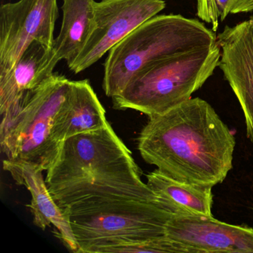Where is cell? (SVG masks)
I'll return each mask as SVG.
<instances>
[{"label": "cell", "instance_id": "obj_1", "mask_svg": "<svg viewBox=\"0 0 253 253\" xmlns=\"http://www.w3.org/2000/svg\"><path fill=\"white\" fill-rule=\"evenodd\" d=\"M235 144L232 131L199 97L149 117L137 138L147 164L176 180L210 187L232 169Z\"/></svg>", "mask_w": 253, "mask_h": 253}, {"label": "cell", "instance_id": "obj_2", "mask_svg": "<svg viewBox=\"0 0 253 253\" xmlns=\"http://www.w3.org/2000/svg\"><path fill=\"white\" fill-rule=\"evenodd\" d=\"M45 182L64 211L118 201L157 202L131 151L108 123L62 142ZM158 203V202H157Z\"/></svg>", "mask_w": 253, "mask_h": 253}, {"label": "cell", "instance_id": "obj_3", "mask_svg": "<svg viewBox=\"0 0 253 253\" xmlns=\"http://www.w3.org/2000/svg\"><path fill=\"white\" fill-rule=\"evenodd\" d=\"M214 32L180 14L156 15L134 29L108 52L103 89L121 94L145 68L169 56L215 43Z\"/></svg>", "mask_w": 253, "mask_h": 253}, {"label": "cell", "instance_id": "obj_4", "mask_svg": "<svg viewBox=\"0 0 253 253\" xmlns=\"http://www.w3.org/2000/svg\"><path fill=\"white\" fill-rule=\"evenodd\" d=\"M71 83L54 74L0 114V145L5 159L28 163L42 171L53 165L61 146L54 136V121Z\"/></svg>", "mask_w": 253, "mask_h": 253}, {"label": "cell", "instance_id": "obj_5", "mask_svg": "<svg viewBox=\"0 0 253 253\" xmlns=\"http://www.w3.org/2000/svg\"><path fill=\"white\" fill-rule=\"evenodd\" d=\"M220 47L210 46L169 56L145 68L112 97L115 109H132L149 117L161 115L191 98L218 66Z\"/></svg>", "mask_w": 253, "mask_h": 253}, {"label": "cell", "instance_id": "obj_6", "mask_svg": "<svg viewBox=\"0 0 253 253\" xmlns=\"http://www.w3.org/2000/svg\"><path fill=\"white\" fill-rule=\"evenodd\" d=\"M71 225L79 253L120 241L165 235L173 215L155 201H118L71 210Z\"/></svg>", "mask_w": 253, "mask_h": 253}, {"label": "cell", "instance_id": "obj_7", "mask_svg": "<svg viewBox=\"0 0 253 253\" xmlns=\"http://www.w3.org/2000/svg\"><path fill=\"white\" fill-rule=\"evenodd\" d=\"M165 8L164 0L95 2L92 32L82 51L68 67L76 75L91 67L134 29Z\"/></svg>", "mask_w": 253, "mask_h": 253}, {"label": "cell", "instance_id": "obj_8", "mask_svg": "<svg viewBox=\"0 0 253 253\" xmlns=\"http://www.w3.org/2000/svg\"><path fill=\"white\" fill-rule=\"evenodd\" d=\"M57 18V0H20L1 5L0 75L14 67L34 41L52 48Z\"/></svg>", "mask_w": 253, "mask_h": 253}, {"label": "cell", "instance_id": "obj_9", "mask_svg": "<svg viewBox=\"0 0 253 253\" xmlns=\"http://www.w3.org/2000/svg\"><path fill=\"white\" fill-rule=\"evenodd\" d=\"M165 235L189 253H253V229L220 221L213 215H172Z\"/></svg>", "mask_w": 253, "mask_h": 253}, {"label": "cell", "instance_id": "obj_10", "mask_svg": "<svg viewBox=\"0 0 253 253\" xmlns=\"http://www.w3.org/2000/svg\"><path fill=\"white\" fill-rule=\"evenodd\" d=\"M218 66L244 112L247 137L253 145V16L217 36Z\"/></svg>", "mask_w": 253, "mask_h": 253}, {"label": "cell", "instance_id": "obj_11", "mask_svg": "<svg viewBox=\"0 0 253 253\" xmlns=\"http://www.w3.org/2000/svg\"><path fill=\"white\" fill-rule=\"evenodd\" d=\"M16 183L24 186L32 195L31 204L27 205L33 215L34 224L42 229L53 225L55 233L71 252L79 253V247L71 225L70 214L57 204L47 186L42 170L24 162L5 159L2 162Z\"/></svg>", "mask_w": 253, "mask_h": 253}, {"label": "cell", "instance_id": "obj_12", "mask_svg": "<svg viewBox=\"0 0 253 253\" xmlns=\"http://www.w3.org/2000/svg\"><path fill=\"white\" fill-rule=\"evenodd\" d=\"M58 63L53 48L34 41L14 67L0 75V114L49 79Z\"/></svg>", "mask_w": 253, "mask_h": 253}, {"label": "cell", "instance_id": "obj_13", "mask_svg": "<svg viewBox=\"0 0 253 253\" xmlns=\"http://www.w3.org/2000/svg\"><path fill=\"white\" fill-rule=\"evenodd\" d=\"M108 123L106 111L89 81H72L67 97L56 116L53 131L61 143L73 136L100 129Z\"/></svg>", "mask_w": 253, "mask_h": 253}, {"label": "cell", "instance_id": "obj_14", "mask_svg": "<svg viewBox=\"0 0 253 253\" xmlns=\"http://www.w3.org/2000/svg\"><path fill=\"white\" fill-rule=\"evenodd\" d=\"M146 179L158 204L173 215H212V187L180 181L158 169Z\"/></svg>", "mask_w": 253, "mask_h": 253}, {"label": "cell", "instance_id": "obj_15", "mask_svg": "<svg viewBox=\"0 0 253 253\" xmlns=\"http://www.w3.org/2000/svg\"><path fill=\"white\" fill-rule=\"evenodd\" d=\"M94 0H63L61 29L53 44L55 58L72 63L82 51L92 32Z\"/></svg>", "mask_w": 253, "mask_h": 253}, {"label": "cell", "instance_id": "obj_16", "mask_svg": "<svg viewBox=\"0 0 253 253\" xmlns=\"http://www.w3.org/2000/svg\"><path fill=\"white\" fill-rule=\"evenodd\" d=\"M189 253V250L166 235L147 239L120 241L97 248L94 253Z\"/></svg>", "mask_w": 253, "mask_h": 253}, {"label": "cell", "instance_id": "obj_17", "mask_svg": "<svg viewBox=\"0 0 253 253\" xmlns=\"http://www.w3.org/2000/svg\"><path fill=\"white\" fill-rule=\"evenodd\" d=\"M197 16L217 32L219 21L229 14L249 13L253 11V0H197Z\"/></svg>", "mask_w": 253, "mask_h": 253}]
</instances>
